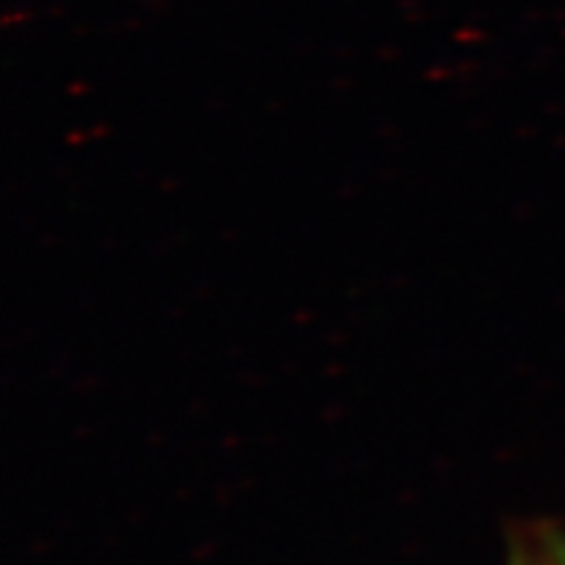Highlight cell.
<instances>
[{
	"instance_id": "obj_1",
	"label": "cell",
	"mask_w": 565,
	"mask_h": 565,
	"mask_svg": "<svg viewBox=\"0 0 565 565\" xmlns=\"http://www.w3.org/2000/svg\"><path fill=\"white\" fill-rule=\"evenodd\" d=\"M551 559H554V565H565V540H557L551 545Z\"/></svg>"
}]
</instances>
